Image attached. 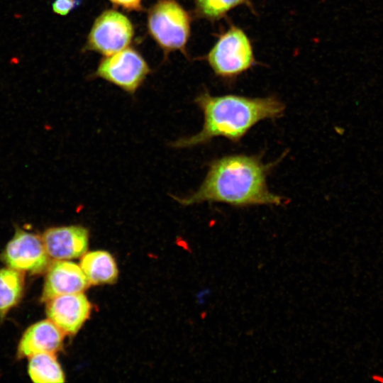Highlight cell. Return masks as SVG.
Masks as SVG:
<instances>
[{
  "label": "cell",
  "mask_w": 383,
  "mask_h": 383,
  "mask_svg": "<svg viewBox=\"0 0 383 383\" xmlns=\"http://www.w3.org/2000/svg\"><path fill=\"white\" fill-rule=\"evenodd\" d=\"M133 35L132 23L126 16L116 11H106L96 19L87 48L108 56L125 49Z\"/></svg>",
  "instance_id": "8992f818"
},
{
  "label": "cell",
  "mask_w": 383,
  "mask_h": 383,
  "mask_svg": "<svg viewBox=\"0 0 383 383\" xmlns=\"http://www.w3.org/2000/svg\"><path fill=\"white\" fill-rule=\"evenodd\" d=\"M65 333L50 320H43L28 327L23 334L17 350L18 358L58 352L63 345Z\"/></svg>",
  "instance_id": "8fae6325"
},
{
  "label": "cell",
  "mask_w": 383,
  "mask_h": 383,
  "mask_svg": "<svg viewBox=\"0 0 383 383\" xmlns=\"http://www.w3.org/2000/svg\"><path fill=\"white\" fill-rule=\"evenodd\" d=\"M148 72V66L139 53L125 48L104 58L98 67L96 75L133 94Z\"/></svg>",
  "instance_id": "52a82bcc"
},
{
  "label": "cell",
  "mask_w": 383,
  "mask_h": 383,
  "mask_svg": "<svg viewBox=\"0 0 383 383\" xmlns=\"http://www.w3.org/2000/svg\"><path fill=\"white\" fill-rule=\"evenodd\" d=\"M89 285L79 265L67 260H55L47 269L41 301L46 302L60 295L82 293Z\"/></svg>",
  "instance_id": "30bf717a"
},
{
  "label": "cell",
  "mask_w": 383,
  "mask_h": 383,
  "mask_svg": "<svg viewBox=\"0 0 383 383\" xmlns=\"http://www.w3.org/2000/svg\"><path fill=\"white\" fill-rule=\"evenodd\" d=\"M79 266L89 284H113L117 280L118 270L116 262L107 251L86 252L82 256Z\"/></svg>",
  "instance_id": "7c38bea8"
},
{
  "label": "cell",
  "mask_w": 383,
  "mask_h": 383,
  "mask_svg": "<svg viewBox=\"0 0 383 383\" xmlns=\"http://www.w3.org/2000/svg\"><path fill=\"white\" fill-rule=\"evenodd\" d=\"M24 287L21 272L11 267L0 269V317L21 300Z\"/></svg>",
  "instance_id": "5bb4252c"
},
{
  "label": "cell",
  "mask_w": 383,
  "mask_h": 383,
  "mask_svg": "<svg viewBox=\"0 0 383 383\" xmlns=\"http://www.w3.org/2000/svg\"><path fill=\"white\" fill-rule=\"evenodd\" d=\"M195 3L197 13L211 21L223 18L231 10L240 5L252 9L250 0H196Z\"/></svg>",
  "instance_id": "9a60e30c"
},
{
  "label": "cell",
  "mask_w": 383,
  "mask_h": 383,
  "mask_svg": "<svg viewBox=\"0 0 383 383\" xmlns=\"http://www.w3.org/2000/svg\"><path fill=\"white\" fill-rule=\"evenodd\" d=\"M373 381L383 383V375L379 374H372L370 377Z\"/></svg>",
  "instance_id": "ac0fdd59"
},
{
  "label": "cell",
  "mask_w": 383,
  "mask_h": 383,
  "mask_svg": "<svg viewBox=\"0 0 383 383\" xmlns=\"http://www.w3.org/2000/svg\"><path fill=\"white\" fill-rule=\"evenodd\" d=\"M1 259L9 267L30 274L42 273L50 265V256L42 238L21 228L16 229Z\"/></svg>",
  "instance_id": "5b68a950"
},
{
  "label": "cell",
  "mask_w": 383,
  "mask_h": 383,
  "mask_svg": "<svg viewBox=\"0 0 383 383\" xmlns=\"http://www.w3.org/2000/svg\"><path fill=\"white\" fill-rule=\"evenodd\" d=\"M112 3L128 10H139L141 9L142 0H109Z\"/></svg>",
  "instance_id": "e0dca14e"
},
{
  "label": "cell",
  "mask_w": 383,
  "mask_h": 383,
  "mask_svg": "<svg viewBox=\"0 0 383 383\" xmlns=\"http://www.w3.org/2000/svg\"><path fill=\"white\" fill-rule=\"evenodd\" d=\"M148 28L154 39L167 50L184 48L190 31L186 11L174 0H160L148 14Z\"/></svg>",
  "instance_id": "277c9868"
},
{
  "label": "cell",
  "mask_w": 383,
  "mask_h": 383,
  "mask_svg": "<svg viewBox=\"0 0 383 383\" xmlns=\"http://www.w3.org/2000/svg\"><path fill=\"white\" fill-rule=\"evenodd\" d=\"M28 357V372L33 382L57 383L65 381L64 372L54 353H37Z\"/></svg>",
  "instance_id": "4fadbf2b"
},
{
  "label": "cell",
  "mask_w": 383,
  "mask_h": 383,
  "mask_svg": "<svg viewBox=\"0 0 383 383\" xmlns=\"http://www.w3.org/2000/svg\"><path fill=\"white\" fill-rule=\"evenodd\" d=\"M46 302L48 319L68 335L78 332L91 310V303L83 292L60 295Z\"/></svg>",
  "instance_id": "ba28073f"
},
{
  "label": "cell",
  "mask_w": 383,
  "mask_h": 383,
  "mask_svg": "<svg viewBox=\"0 0 383 383\" xmlns=\"http://www.w3.org/2000/svg\"><path fill=\"white\" fill-rule=\"evenodd\" d=\"M269 169L257 156H225L211 162L203 183L195 192L183 198H174L183 206L206 201L237 207L282 205L284 198L267 187Z\"/></svg>",
  "instance_id": "6da1fadb"
},
{
  "label": "cell",
  "mask_w": 383,
  "mask_h": 383,
  "mask_svg": "<svg viewBox=\"0 0 383 383\" xmlns=\"http://www.w3.org/2000/svg\"><path fill=\"white\" fill-rule=\"evenodd\" d=\"M207 60L217 76L226 79L240 75L255 64L249 38L240 28L233 25L218 37Z\"/></svg>",
  "instance_id": "3957f363"
},
{
  "label": "cell",
  "mask_w": 383,
  "mask_h": 383,
  "mask_svg": "<svg viewBox=\"0 0 383 383\" xmlns=\"http://www.w3.org/2000/svg\"><path fill=\"white\" fill-rule=\"evenodd\" d=\"M79 4V0H54L52 9L55 13L66 16Z\"/></svg>",
  "instance_id": "2e32d148"
},
{
  "label": "cell",
  "mask_w": 383,
  "mask_h": 383,
  "mask_svg": "<svg viewBox=\"0 0 383 383\" xmlns=\"http://www.w3.org/2000/svg\"><path fill=\"white\" fill-rule=\"evenodd\" d=\"M196 102L204 114L202 129L196 134L173 143L175 148H189L209 143L216 137L238 142L258 122L283 114L284 105L274 96L250 98L203 93Z\"/></svg>",
  "instance_id": "7a4b0ae2"
},
{
  "label": "cell",
  "mask_w": 383,
  "mask_h": 383,
  "mask_svg": "<svg viewBox=\"0 0 383 383\" xmlns=\"http://www.w3.org/2000/svg\"><path fill=\"white\" fill-rule=\"evenodd\" d=\"M41 238L48 255L55 260L82 257L89 245L88 230L78 225L49 228Z\"/></svg>",
  "instance_id": "9c48e42d"
}]
</instances>
